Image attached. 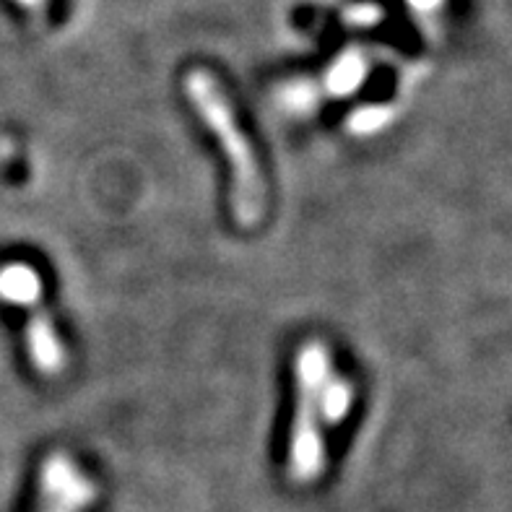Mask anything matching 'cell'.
<instances>
[{
	"instance_id": "6da1fadb",
	"label": "cell",
	"mask_w": 512,
	"mask_h": 512,
	"mask_svg": "<svg viewBox=\"0 0 512 512\" xmlns=\"http://www.w3.org/2000/svg\"><path fill=\"white\" fill-rule=\"evenodd\" d=\"M185 94L193 110L219 141L232 172V216L242 229L258 227L266 214V177L260 169L253 143L245 136L232 102L224 94L216 76L198 68L185 76Z\"/></svg>"
},
{
	"instance_id": "7a4b0ae2",
	"label": "cell",
	"mask_w": 512,
	"mask_h": 512,
	"mask_svg": "<svg viewBox=\"0 0 512 512\" xmlns=\"http://www.w3.org/2000/svg\"><path fill=\"white\" fill-rule=\"evenodd\" d=\"M331 351L323 341H307L299 346L297 364H294V419L292 437H289V481L297 487H310L328 466V448H325V427L320 416V393L325 380L331 377Z\"/></svg>"
},
{
	"instance_id": "3957f363",
	"label": "cell",
	"mask_w": 512,
	"mask_h": 512,
	"mask_svg": "<svg viewBox=\"0 0 512 512\" xmlns=\"http://www.w3.org/2000/svg\"><path fill=\"white\" fill-rule=\"evenodd\" d=\"M0 302L26 312V349L42 377H60L68 367V351L52 323L45 302V284L37 268L21 260L0 266Z\"/></svg>"
},
{
	"instance_id": "277c9868",
	"label": "cell",
	"mask_w": 512,
	"mask_h": 512,
	"mask_svg": "<svg viewBox=\"0 0 512 512\" xmlns=\"http://www.w3.org/2000/svg\"><path fill=\"white\" fill-rule=\"evenodd\" d=\"M97 497V481L84 474L68 453L55 450L42 461L37 512H86Z\"/></svg>"
},
{
	"instance_id": "5b68a950",
	"label": "cell",
	"mask_w": 512,
	"mask_h": 512,
	"mask_svg": "<svg viewBox=\"0 0 512 512\" xmlns=\"http://www.w3.org/2000/svg\"><path fill=\"white\" fill-rule=\"evenodd\" d=\"M354 398H357V390H354L351 380H346V377L338 375V372H331V377H328L323 385V393H320V416H323V427L333 429L338 427V424H344L351 406H354Z\"/></svg>"
},
{
	"instance_id": "8992f818",
	"label": "cell",
	"mask_w": 512,
	"mask_h": 512,
	"mask_svg": "<svg viewBox=\"0 0 512 512\" xmlns=\"http://www.w3.org/2000/svg\"><path fill=\"white\" fill-rule=\"evenodd\" d=\"M359 78H362V63H359V58H344L336 65V71H333V86L338 91H349L359 84Z\"/></svg>"
},
{
	"instance_id": "52a82bcc",
	"label": "cell",
	"mask_w": 512,
	"mask_h": 512,
	"mask_svg": "<svg viewBox=\"0 0 512 512\" xmlns=\"http://www.w3.org/2000/svg\"><path fill=\"white\" fill-rule=\"evenodd\" d=\"M411 3H414L416 8H432V6H437L440 0H411Z\"/></svg>"
},
{
	"instance_id": "ba28073f",
	"label": "cell",
	"mask_w": 512,
	"mask_h": 512,
	"mask_svg": "<svg viewBox=\"0 0 512 512\" xmlns=\"http://www.w3.org/2000/svg\"><path fill=\"white\" fill-rule=\"evenodd\" d=\"M16 3H21V6H26V8H39L42 3H45V0H16Z\"/></svg>"
}]
</instances>
